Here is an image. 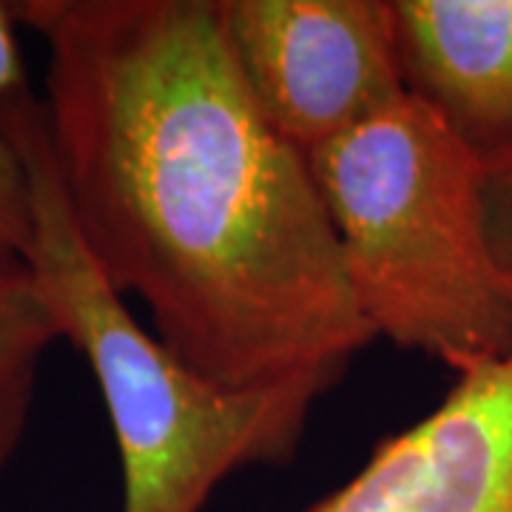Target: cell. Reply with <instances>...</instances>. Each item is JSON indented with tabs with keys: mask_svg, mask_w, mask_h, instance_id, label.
<instances>
[{
	"mask_svg": "<svg viewBox=\"0 0 512 512\" xmlns=\"http://www.w3.org/2000/svg\"><path fill=\"white\" fill-rule=\"evenodd\" d=\"M83 245L157 339L225 387L336 384L376 336L311 160L262 111L217 0H20Z\"/></svg>",
	"mask_w": 512,
	"mask_h": 512,
	"instance_id": "6da1fadb",
	"label": "cell"
},
{
	"mask_svg": "<svg viewBox=\"0 0 512 512\" xmlns=\"http://www.w3.org/2000/svg\"><path fill=\"white\" fill-rule=\"evenodd\" d=\"M32 185L35 234L26 268L60 339L86 356L123 464V512H200L245 467L296 456L325 379L225 387L180 362L137 325L83 245L57 177L46 109L23 92L6 109Z\"/></svg>",
	"mask_w": 512,
	"mask_h": 512,
	"instance_id": "7a4b0ae2",
	"label": "cell"
},
{
	"mask_svg": "<svg viewBox=\"0 0 512 512\" xmlns=\"http://www.w3.org/2000/svg\"><path fill=\"white\" fill-rule=\"evenodd\" d=\"M308 160L373 336L456 376L510 356L512 285L487 237V165L436 111L407 94Z\"/></svg>",
	"mask_w": 512,
	"mask_h": 512,
	"instance_id": "3957f363",
	"label": "cell"
},
{
	"mask_svg": "<svg viewBox=\"0 0 512 512\" xmlns=\"http://www.w3.org/2000/svg\"><path fill=\"white\" fill-rule=\"evenodd\" d=\"M217 6L262 111L308 157L410 94L390 0H217Z\"/></svg>",
	"mask_w": 512,
	"mask_h": 512,
	"instance_id": "277c9868",
	"label": "cell"
},
{
	"mask_svg": "<svg viewBox=\"0 0 512 512\" xmlns=\"http://www.w3.org/2000/svg\"><path fill=\"white\" fill-rule=\"evenodd\" d=\"M308 512H512V353L458 373L433 413Z\"/></svg>",
	"mask_w": 512,
	"mask_h": 512,
	"instance_id": "5b68a950",
	"label": "cell"
},
{
	"mask_svg": "<svg viewBox=\"0 0 512 512\" xmlns=\"http://www.w3.org/2000/svg\"><path fill=\"white\" fill-rule=\"evenodd\" d=\"M407 92L487 168L512 160V0H390Z\"/></svg>",
	"mask_w": 512,
	"mask_h": 512,
	"instance_id": "8992f818",
	"label": "cell"
},
{
	"mask_svg": "<svg viewBox=\"0 0 512 512\" xmlns=\"http://www.w3.org/2000/svg\"><path fill=\"white\" fill-rule=\"evenodd\" d=\"M18 26L15 6L0 3V268L26 265L35 234L29 171L6 123L9 103L29 92Z\"/></svg>",
	"mask_w": 512,
	"mask_h": 512,
	"instance_id": "52a82bcc",
	"label": "cell"
},
{
	"mask_svg": "<svg viewBox=\"0 0 512 512\" xmlns=\"http://www.w3.org/2000/svg\"><path fill=\"white\" fill-rule=\"evenodd\" d=\"M55 339L60 328L29 268H0V384L37 370L43 350Z\"/></svg>",
	"mask_w": 512,
	"mask_h": 512,
	"instance_id": "ba28073f",
	"label": "cell"
},
{
	"mask_svg": "<svg viewBox=\"0 0 512 512\" xmlns=\"http://www.w3.org/2000/svg\"><path fill=\"white\" fill-rule=\"evenodd\" d=\"M484 220L495 262L512 285V160L487 168Z\"/></svg>",
	"mask_w": 512,
	"mask_h": 512,
	"instance_id": "9c48e42d",
	"label": "cell"
},
{
	"mask_svg": "<svg viewBox=\"0 0 512 512\" xmlns=\"http://www.w3.org/2000/svg\"><path fill=\"white\" fill-rule=\"evenodd\" d=\"M37 370L20 373L15 379L0 384V476L18 453L20 439L26 433L32 402H35Z\"/></svg>",
	"mask_w": 512,
	"mask_h": 512,
	"instance_id": "30bf717a",
	"label": "cell"
}]
</instances>
